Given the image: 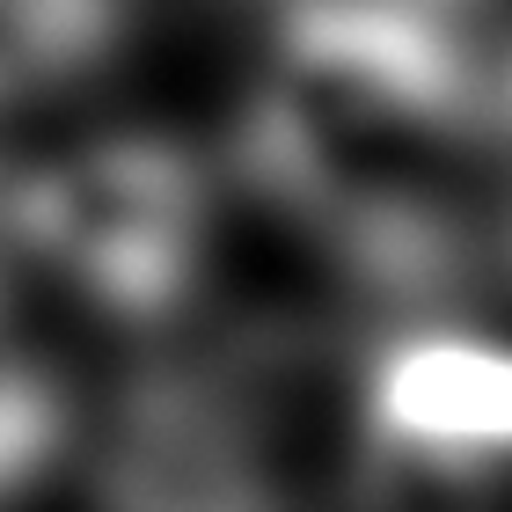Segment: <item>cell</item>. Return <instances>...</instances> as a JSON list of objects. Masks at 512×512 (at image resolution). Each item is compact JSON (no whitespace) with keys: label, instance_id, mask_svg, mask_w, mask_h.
I'll use <instances>...</instances> for the list:
<instances>
[{"label":"cell","instance_id":"6da1fadb","mask_svg":"<svg viewBox=\"0 0 512 512\" xmlns=\"http://www.w3.org/2000/svg\"><path fill=\"white\" fill-rule=\"evenodd\" d=\"M22 227L88 293L118 308H154L183 286L191 264V176L169 147L103 139L22 191Z\"/></svg>","mask_w":512,"mask_h":512},{"label":"cell","instance_id":"7a4b0ae2","mask_svg":"<svg viewBox=\"0 0 512 512\" xmlns=\"http://www.w3.org/2000/svg\"><path fill=\"white\" fill-rule=\"evenodd\" d=\"M118 512H271L235 425L191 388H154L110 469Z\"/></svg>","mask_w":512,"mask_h":512},{"label":"cell","instance_id":"3957f363","mask_svg":"<svg viewBox=\"0 0 512 512\" xmlns=\"http://www.w3.org/2000/svg\"><path fill=\"white\" fill-rule=\"evenodd\" d=\"M374 417L388 439L425 454L512 447V352L469 337H417L374 374Z\"/></svg>","mask_w":512,"mask_h":512},{"label":"cell","instance_id":"277c9868","mask_svg":"<svg viewBox=\"0 0 512 512\" xmlns=\"http://www.w3.org/2000/svg\"><path fill=\"white\" fill-rule=\"evenodd\" d=\"M110 37V0H0V88L66 74Z\"/></svg>","mask_w":512,"mask_h":512}]
</instances>
